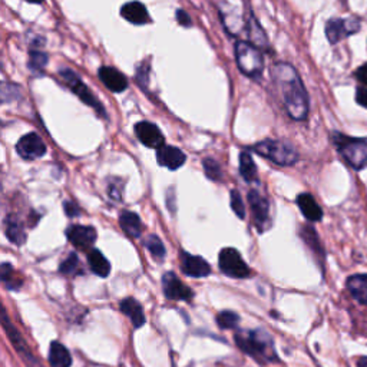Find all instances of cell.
I'll return each mask as SVG.
<instances>
[{
  "instance_id": "cell-15",
  "label": "cell",
  "mask_w": 367,
  "mask_h": 367,
  "mask_svg": "<svg viewBox=\"0 0 367 367\" xmlns=\"http://www.w3.org/2000/svg\"><path fill=\"white\" fill-rule=\"evenodd\" d=\"M180 258H181V268L184 271V274H187L190 277H195V278L209 275L211 267L202 257L181 251Z\"/></svg>"
},
{
  "instance_id": "cell-25",
  "label": "cell",
  "mask_w": 367,
  "mask_h": 367,
  "mask_svg": "<svg viewBox=\"0 0 367 367\" xmlns=\"http://www.w3.org/2000/svg\"><path fill=\"white\" fill-rule=\"evenodd\" d=\"M88 264H89L92 273L99 277H108L111 273V264L99 250L92 248L88 253Z\"/></svg>"
},
{
  "instance_id": "cell-2",
  "label": "cell",
  "mask_w": 367,
  "mask_h": 367,
  "mask_svg": "<svg viewBox=\"0 0 367 367\" xmlns=\"http://www.w3.org/2000/svg\"><path fill=\"white\" fill-rule=\"evenodd\" d=\"M234 339L237 346L258 363H273L278 360L271 336L261 329L240 330Z\"/></svg>"
},
{
  "instance_id": "cell-10",
  "label": "cell",
  "mask_w": 367,
  "mask_h": 367,
  "mask_svg": "<svg viewBox=\"0 0 367 367\" xmlns=\"http://www.w3.org/2000/svg\"><path fill=\"white\" fill-rule=\"evenodd\" d=\"M248 202L253 211V219L254 226L260 233L267 230L270 226V208H268V201L257 191L251 190L248 192Z\"/></svg>"
},
{
  "instance_id": "cell-24",
  "label": "cell",
  "mask_w": 367,
  "mask_h": 367,
  "mask_svg": "<svg viewBox=\"0 0 367 367\" xmlns=\"http://www.w3.org/2000/svg\"><path fill=\"white\" fill-rule=\"evenodd\" d=\"M49 364L50 367H70L72 356L69 350L57 341H53L49 349Z\"/></svg>"
},
{
  "instance_id": "cell-3",
  "label": "cell",
  "mask_w": 367,
  "mask_h": 367,
  "mask_svg": "<svg viewBox=\"0 0 367 367\" xmlns=\"http://www.w3.org/2000/svg\"><path fill=\"white\" fill-rule=\"evenodd\" d=\"M332 141L341 158L354 170L367 167V136L354 138L341 132H333Z\"/></svg>"
},
{
  "instance_id": "cell-36",
  "label": "cell",
  "mask_w": 367,
  "mask_h": 367,
  "mask_svg": "<svg viewBox=\"0 0 367 367\" xmlns=\"http://www.w3.org/2000/svg\"><path fill=\"white\" fill-rule=\"evenodd\" d=\"M230 199H231V208L236 212V215L239 218H244L246 217V207H244L241 194L237 190H233L231 195H230Z\"/></svg>"
},
{
  "instance_id": "cell-1",
  "label": "cell",
  "mask_w": 367,
  "mask_h": 367,
  "mask_svg": "<svg viewBox=\"0 0 367 367\" xmlns=\"http://www.w3.org/2000/svg\"><path fill=\"white\" fill-rule=\"evenodd\" d=\"M273 78L277 84L284 106L291 119L305 121L309 115V95L296 67L280 62L273 67Z\"/></svg>"
},
{
  "instance_id": "cell-9",
  "label": "cell",
  "mask_w": 367,
  "mask_h": 367,
  "mask_svg": "<svg viewBox=\"0 0 367 367\" xmlns=\"http://www.w3.org/2000/svg\"><path fill=\"white\" fill-rule=\"evenodd\" d=\"M358 29H360V22L354 18H349V19L334 18L326 23V36L329 42L334 45L343 38L358 32Z\"/></svg>"
},
{
  "instance_id": "cell-38",
  "label": "cell",
  "mask_w": 367,
  "mask_h": 367,
  "mask_svg": "<svg viewBox=\"0 0 367 367\" xmlns=\"http://www.w3.org/2000/svg\"><path fill=\"white\" fill-rule=\"evenodd\" d=\"M177 21L184 28H191L192 26V21H191L190 15L185 11H182V9L177 11Z\"/></svg>"
},
{
  "instance_id": "cell-16",
  "label": "cell",
  "mask_w": 367,
  "mask_h": 367,
  "mask_svg": "<svg viewBox=\"0 0 367 367\" xmlns=\"http://www.w3.org/2000/svg\"><path fill=\"white\" fill-rule=\"evenodd\" d=\"M98 77L101 80V82L111 91L115 94H121L128 88V81L125 78V75L122 72H119L115 67L111 66H102L98 70Z\"/></svg>"
},
{
  "instance_id": "cell-4",
  "label": "cell",
  "mask_w": 367,
  "mask_h": 367,
  "mask_svg": "<svg viewBox=\"0 0 367 367\" xmlns=\"http://www.w3.org/2000/svg\"><path fill=\"white\" fill-rule=\"evenodd\" d=\"M253 151L280 167L295 165L299 161L297 150L285 141L264 139L253 146Z\"/></svg>"
},
{
  "instance_id": "cell-7",
  "label": "cell",
  "mask_w": 367,
  "mask_h": 367,
  "mask_svg": "<svg viewBox=\"0 0 367 367\" xmlns=\"http://www.w3.org/2000/svg\"><path fill=\"white\" fill-rule=\"evenodd\" d=\"M218 263L221 271L231 278L241 280V278L250 277L251 274L248 265L246 264L241 254L236 248H231V247L223 248L221 253H219Z\"/></svg>"
},
{
  "instance_id": "cell-34",
  "label": "cell",
  "mask_w": 367,
  "mask_h": 367,
  "mask_svg": "<svg viewBox=\"0 0 367 367\" xmlns=\"http://www.w3.org/2000/svg\"><path fill=\"white\" fill-rule=\"evenodd\" d=\"M302 237H303V240H305L317 254H320L322 257L324 256V251H323L322 244H320V241H319L317 233H316L312 227H305L303 231H302Z\"/></svg>"
},
{
  "instance_id": "cell-37",
  "label": "cell",
  "mask_w": 367,
  "mask_h": 367,
  "mask_svg": "<svg viewBox=\"0 0 367 367\" xmlns=\"http://www.w3.org/2000/svg\"><path fill=\"white\" fill-rule=\"evenodd\" d=\"M63 208H65V212H66V215L67 217H77V215H80V207L73 202V201H69V199H66L65 202H63Z\"/></svg>"
},
{
  "instance_id": "cell-28",
  "label": "cell",
  "mask_w": 367,
  "mask_h": 367,
  "mask_svg": "<svg viewBox=\"0 0 367 367\" xmlns=\"http://www.w3.org/2000/svg\"><path fill=\"white\" fill-rule=\"evenodd\" d=\"M240 174L247 182H256L258 180L256 163L253 157L246 151L240 154Z\"/></svg>"
},
{
  "instance_id": "cell-12",
  "label": "cell",
  "mask_w": 367,
  "mask_h": 367,
  "mask_svg": "<svg viewBox=\"0 0 367 367\" xmlns=\"http://www.w3.org/2000/svg\"><path fill=\"white\" fill-rule=\"evenodd\" d=\"M135 133L136 138L148 148L160 150L161 146H164V135L160 131V128L148 121H141L135 125Z\"/></svg>"
},
{
  "instance_id": "cell-31",
  "label": "cell",
  "mask_w": 367,
  "mask_h": 367,
  "mask_svg": "<svg viewBox=\"0 0 367 367\" xmlns=\"http://www.w3.org/2000/svg\"><path fill=\"white\" fill-rule=\"evenodd\" d=\"M145 246L148 248V251L157 258V260H163L165 257V247L164 243L157 237V236H150L148 239L145 240Z\"/></svg>"
},
{
  "instance_id": "cell-40",
  "label": "cell",
  "mask_w": 367,
  "mask_h": 367,
  "mask_svg": "<svg viewBox=\"0 0 367 367\" xmlns=\"http://www.w3.org/2000/svg\"><path fill=\"white\" fill-rule=\"evenodd\" d=\"M357 367H367V357H361L357 361Z\"/></svg>"
},
{
  "instance_id": "cell-17",
  "label": "cell",
  "mask_w": 367,
  "mask_h": 367,
  "mask_svg": "<svg viewBox=\"0 0 367 367\" xmlns=\"http://www.w3.org/2000/svg\"><path fill=\"white\" fill-rule=\"evenodd\" d=\"M157 161L161 167L175 171L185 164L187 155L177 146L164 145L160 150H157Z\"/></svg>"
},
{
  "instance_id": "cell-41",
  "label": "cell",
  "mask_w": 367,
  "mask_h": 367,
  "mask_svg": "<svg viewBox=\"0 0 367 367\" xmlns=\"http://www.w3.org/2000/svg\"><path fill=\"white\" fill-rule=\"evenodd\" d=\"M28 4H35V5H40V4H43V0H26Z\"/></svg>"
},
{
  "instance_id": "cell-26",
  "label": "cell",
  "mask_w": 367,
  "mask_h": 367,
  "mask_svg": "<svg viewBox=\"0 0 367 367\" xmlns=\"http://www.w3.org/2000/svg\"><path fill=\"white\" fill-rule=\"evenodd\" d=\"M247 32H248V38H250V42L263 49V48H267L268 46V39H267V35L264 32V29L261 28V25L258 23V21L256 19L254 15H250L248 18V22H247Z\"/></svg>"
},
{
  "instance_id": "cell-27",
  "label": "cell",
  "mask_w": 367,
  "mask_h": 367,
  "mask_svg": "<svg viewBox=\"0 0 367 367\" xmlns=\"http://www.w3.org/2000/svg\"><path fill=\"white\" fill-rule=\"evenodd\" d=\"M5 224H6L5 231H6L9 241H12L16 246H22L26 241V236H25V230H23L22 224L13 217H9Z\"/></svg>"
},
{
  "instance_id": "cell-13",
  "label": "cell",
  "mask_w": 367,
  "mask_h": 367,
  "mask_svg": "<svg viewBox=\"0 0 367 367\" xmlns=\"http://www.w3.org/2000/svg\"><path fill=\"white\" fill-rule=\"evenodd\" d=\"M223 25L231 36H239L244 29V21L240 9L231 4L221 2L218 5Z\"/></svg>"
},
{
  "instance_id": "cell-14",
  "label": "cell",
  "mask_w": 367,
  "mask_h": 367,
  "mask_svg": "<svg viewBox=\"0 0 367 367\" xmlns=\"http://www.w3.org/2000/svg\"><path fill=\"white\" fill-rule=\"evenodd\" d=\"M67 240L81 250H87L94 246L97 240V230L87 226H70L66 230Z\"/></svg>"
},
{
  "instance_id": "cell-6",
  "label": "cell",
  "mask_w": 367,
  "mask_h": 367,
  "mask_svg": "<svg viewBox=\"0 0 367 367\" xmlns=\"http://www.w3.org/2000/svg\"><path fill=\"white\" fill-rule=\"evenodd\" d=\"M59 75L62 78V81L67 85V88H70V91L75 94L84 104H87L88 106H91L92 109L97 111V114L102 118H108L106 116V111L104 108V105L98 101V98L89 91V88L84 84V81L78 77L77 72H73L72 69H62L59 70Z\"/></svg>"
},
{
  "instance_id": "cell-35",
  "label": "cell",
  "mask_w": 367,
  "mask_h": 367,
  "mask_svg": "<svg viewBox=\"0 0 367 367\" xmlns=\"http://www.w3.org/2000/svg\"><path fill=\"white\" fill-rule=\"evenodd\" d=\"M80 267V258L77 253H70L59 265V271L62 274H73Z\"/></svg>"
},
{
  "instance_id": "cell-22",
  "label": "cell",
  "mask_w": 367,
  "mask_h": 367,
  "mask_svg": "<svg viewBox=\"0 0 367 367\" xmlns=\"http://www.w3.org/2000/svg\"><path fill=\"white\" fill-rule=\"evenodd\" d=\"M119 226L132 239H139L142 234V221L138 214L132 211H122L119 215Z\"/></svg>"
},
{
  "instance_id": "cell-39",
  "label": "cell",
  "mask_w": 367,
  "mask_h": 367,
  "mask_svg": "<svg viewBox=\"0 0 367 367\" xmlns=\"http://www.w3.org/2000/svg\"><path fill=\"white\" fill-rule=\"evenodd\" d=\"M354 77L357 78V81H360L361 84H364V85L367 87V63L361 65V66L356 70Z\"/></svg>"
},
{
  "instance_id": "cell-11",
  "label": "cell",
  "mask_w": 367,
  "mask_h": 367,
  "mask_svg": "<svg viewBox=\"0 0 367 367\" xmlns=\"http://www.w3.org/2000/svg\"><path fill=\"white\" fill-rule=\"evenodd\" d=\"M163 290L167 299L177 302H191L192 291L174 273H165L163 277Z\"/></svg>"
},
{
  "instance_id": "cell-29",
  "label": "cell",
  "mask_w": 367,
  "mask_h": 367,
  "mask_svg": "<svg viewBox=\"0 0 367 367\" xmlns=\"http://www.w3.org/2000/svg\"><path fill=\"white\" fill-rule=\"evenodd\" d=\"M215 322L218 324V327H221L223 330H229V329H236L240 323V317L237 313L234 312H219L215 317Z\"/></svg>"
},
{
  "instance_id": "cell-8",
  "label": "cell",
  "mask_w": 367,
  "mask_h": 367,
  "mask_svg": "<svg viewBox=\"0 0 367 367\" xmlns=\"http://www.w3.org/2000/svg\"><path fill=\"white\" fill-rule=\"evenodd\" d=\"M18 154L28 161L42 158L46 154V145L36 132H29L23 135L16 143Z\"/></svg>"
},
{
  "instance_id": "cell-21",
  "label": "cell",
  "mask_w": 367,
  "mask_h": 367,
  "mask_svg": "<svg viewBox=\"0 0 367 367\" xmlns=\"http://www.w3.org/2000/svg\"><path fill=\"white\" fill-rule=\"evenodd\" d=\"M121 307V312L129 317V320L132 322L133 327L135 329H139L145 324L146 319H145V313H143V309L142 306L132 297H128V299H124L119 305Z\"/></svg>"
},
{
  "instance_id": "cell-32",
  "label": "cell",
  "mask_w": 367,
  "mask_h": 367,
  "mask_svg": "<svg viewBox=\"0 0 367 367\" xmlns=\"http://www.w3.org/2000/svg\"><path fill=\"white\" fill-rule=\"evenodd\" d=\"M29 69L32 72H42L43 67L48 65V55L45 52H39V50H31L29 53Z\"/></svg>"
},
{
  "instance_id": "cell-18",
  "label": "cell",
  "mask_w": 367,
  "mask_h": 367,
  "mask_svg": "<svg viewBox=\"0 0 367 367\" xmlns=\"http://www.w3.org/2000/svg\"><path fill=\"white\" fill-rule=\"evenodd\" d=\"M121 16L132 25H146L151 18L141 2H129L121 8Z\"/></svg>"
},
{
  "instance_id": "cell-20",
  "label": "cell",
  "mask_w": 367,
  "mask_h": 367,
  "mask_svg": "<svg viewBox=\"0 0 367 367\" xmlns=\"http://www.w3.org/2000/svg\"><path fill=\"white\" fill-rule=\"evenodd\" d=\"M347 290L356 302L367 306V274H354L349 277Z\"/></svg>"
},
{
  "instance_id": "cell-23",
  "label": "cell",
  "mask_w": 367,
  "mask_h": 367,
  "mask_svg": "<svg viewBox=\"0 0 367 367\" xmlns=\"http://www.w3.org/2000/svg\"><path fill=\"white\" fill-rule=\"evenodd\" d=\"M4 327H5V330H6V333L9 334V337H11V341L15 344V347H16V350L19 351V353H23V356H25V358L26 360H29V363H36V358L28 351V347H26V343H25V340L21 337V334H19V332L15 329V326L9 322V319H8V313L4 310Z\"/></svg>"
},
{
  "instance_id": "cell-30",
  "label": "cell",
  "mask_w": 367,
  "mask_h": 367,
  "mask_svg": "<svg viewBox=\"0 0 367 367\" xmlns=\"http://www.w3.org/2000/svg\"><path fill=\"white\" fill-rule=\"evenodd\" d=\"M2 281L5 283V285L9 288V290H19L21 285H22V281L15 278V270L11 264L8 263H4L2 264Z\"/></svg>"
},
{
  "instance_id": "cell-19",
  "label": "cell",
  "mask_w": 367,
  "mask_h": 367,
  "mask_svg": "<svg viewBox=\"0 0 367 367\" xmlns=\"http://www.w3.org/2000/svg\"><path fill=\"white\" fill-rule=\"evenodd\" d=\"M297 205L310 223H317L323 218V211L312 194H300L297 197Z\"/></svg>"
},
{
  "instance_id": "cell-5",
  "label": "cell",
  "mask_w": 367,
  "mask_h": 367,
  "mask_svg": "<svg viewBox=\"0 0 367 367\" xmlns=\"http://www.w3.org/2000/svg\"><path fill=\"white\" fill-rule=\"evenodd\" d=\"M236 60L240 72L251 80H260L264 70V56L260 48L251 42H237L236 45Z\"/></svg>"
},
{
  "instance_id": "cell-33",
  "label": "cell",
  "mask_w": 367,
  "mask_h": 367,
  "mask_svg": "<svg viewBox=\"0 0 367 367\" xmlns=\"http://www.w3.org/2000/svg\"><path fill=\"white\" fill-rule=\"evenodd\" d=\"M202 167H204V172L205 175L211 180V181H219L223 177L221 174V168H219V164L212 160V158H205L202 161Z\"/></svg>"
}]
</instances>
